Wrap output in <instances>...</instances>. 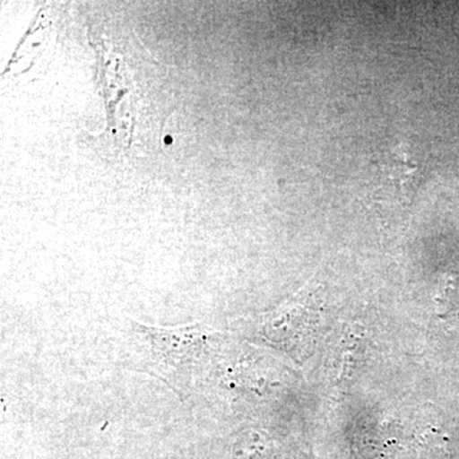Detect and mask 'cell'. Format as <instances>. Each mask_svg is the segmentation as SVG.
Masks as SVG:
<instances>
[{
  "instance_id": "6da1fadb",
  "label": "cell",
  "mask_w": 459,
  "mask_h": 459,
  "mask_svg": "<svg viewBox=\"0 0 459 459\" xmlns=\"http://www.w3.org/2000/svg\"><path fill=\"white\" fill-rule=\"evenodd\" d=\"M140 327L150 337L152 346V360L157 371L171 386L188 380L195 370L205 344L210 341V329L202 325H186L179 328Z\"/></svg>"
},
{
  "instance_id": "7a4b0ae2",
  "label": "cell",
  "mask_w": 459,
  "mask_h": 459,
  "mask_svg": "<svg viewBox=\"0 0 459 459\" xmlns=\"http://www.w3.org/2000/svg\"><path fill=\"white\" fill-rule=\"evenodd\" d=\"M312 304H307L305 295H296L279 310L273 312L264 325L265 336L281 349L290 352L299 351L301 332H312Z\"/></svg>"
},
{
  "instance_id": "3957f363",
  "label": "cell",
  "mask_w": 459,
  "mask_h": 459,
  "mask_svg": "<svg viewBox=\"0 0 459 459\" xmlns=\"http://www.w3.org/2000/svg\"><path fill=\"white\" fill-rule=\"evenodd\" d=\"M234 459H283V452L267 434L249 431L235 444Z\"/></svg>"
},
{
  "instance_id": "277c9868",
  "label": "cell",
  "mask_w": 459,
  "mask_h": 459,
  "mask_svg": "<svg viewBox=\"0 0 459 459\" xmlns=\"http://www.w3.org/2000/svg\"><path fill=\"white\" fill-rule=\"evenodd\" d=\"M451 446V435L440 429H428L416 437L413 453L418 459H449Z\"/></svg>"
}]
</instances>
